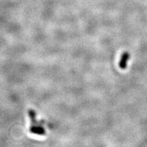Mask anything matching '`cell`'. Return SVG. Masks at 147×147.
<instances>
[{
  "label": "cell",
  "instance_id": "6da1fadb",
  "mask_svg": "<svg viewBox=\"0 0 147 147\" xmlns=\"http://www.w3.org/2000/svg\"><path fill=\"white\" fill-rule=\"evenodd\" d=\"M129 58V54L127 52L123 53L121 56L120 62H119V67L121 69H125L127 67V63Z\"/></svg>",
  "mask_w": 147,
  "mask_h": 147
}]
</instances>
